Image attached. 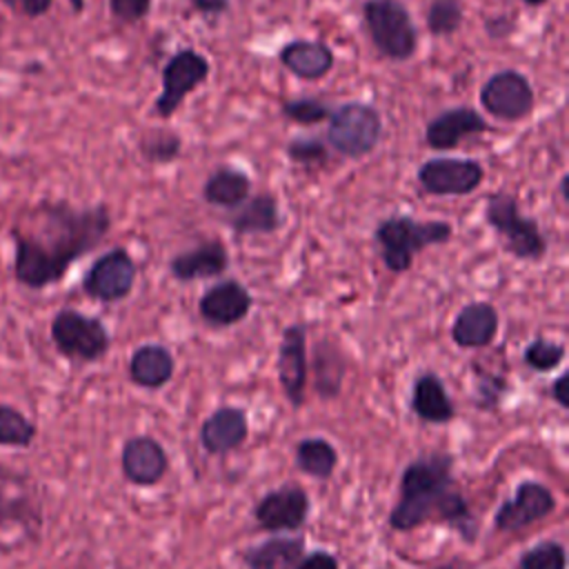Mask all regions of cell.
<instances>
[{
    "mask_svg": "<svg viewBox=\"0 0 569 569\" xmlns=\"http://www.w3.org/2000/svg\"><path fill=\"white\" fill-rule=\"evenodd\" d=\"M287 158L300 167H325L329 162L327 144L316 136H296L284 147Z\"/></svg>",
    "mask_w": 569,
    "mask_h": 569,
    "instance_id": "cell-35",
    "label": "cell"
},
{
    "mask_svg": "<svg viewBox=\"0 0 569 569\" xmlns=\"http://www.w3.org/2000/svg\"><path fill=\"white\" fill-rule=\"evenodd\" d=\"M453 236L447 220H418L407 213L382 218L373 229V240L387 271L405 273L413 264V256L427 247L445 244Z\"/></svg>",
    "mask_w": 569,
    "mask_h": 569,
    "instance_id": "cell-3",
    "label": "cell"
},
{
    "mask_svg": "<svg viewBox=\"0 0 569 569\" xmlns=\"http://www.w3.org/2000/svg\"><path fill=\"white\" fill-rule=\"evenodd\" d=\"M313 378H316V391L322 398H336L342 387V378L347 371L345 356L340 347H336L331 340H322L313 349Z\"/></svg>",
    "mask_w": 569,
    "mask_h": 569,
    "instance_id": "cell-27",
    "label": "cell"
},
{
    "mask_svg": "<svg viewBox=\"0 0 569 569\" xmlns=\"http://www.w3.org/2000/svg\"><path fill=\"white\" fill-rule=\"evenodd\" d=\"M433 518L453 527L465 540H473L476 518L456 489L453 458L442 451L420 456L402 469L400 500L389 511V527L411 531Z\"/></svg>",
    "mask_w": 569,
    "mask_h": 569,
    "instance_id": "cell-2",
    "label": "cell"
},
{
    "mask_svg": "<svg viewBox=\"0 0 569 569\" xmlns=\"http://www.w3.org/2000/svg\"><path fill=\"white\" fill-rule=\"evenodd\" d=\"M296 569H338V560L329 551L318 549V551L302 556L300 562L296 565Z\"/></svg>",
    "mask_w": 569,
    "mask_h": 569,
    "instance_id": "cell-39",
    "label": "cell"
},
{
    "mask_svg": "<svg viewBox=\"0 0 569 569\" xmlns=\"http://www.w3.org/2000/svg\"><path fill=\"white\" fill-rule=\"evenodd\" d=\"M176 371L173 353L158 342L136 347L129 358V378L142 389H162Z\"/></svg>",
    "mask_w": 569,
    "mask_h": 569,
    "instance_id": "cell-24",
    "label": "cell"
},
{
    "mask_svg": "<svg viewBox=\"0 0 569 569\" xmlns=\"http://www.w3.org/2000/svg\"><path fill=\"white\" fill-rule=\"evenodd\" d=\"M296 465L302 473L311 478H329L338 465V451L336 447L320 436L302 438L296 445Z\"/></svg>",
    "mask_w": 569,
    "mask_h": 569,
    "instance_id": "cell-28",
    "label": "cell"
},
{
    "mask_svg": "<svg viewBox=\"0 0 569 569\" xmlns=\"http://www.w3.org/2000/svg\"><path fill=\"white\" fill-rule=\"evenodd\" d=\"M211 64L200 51L184 47L178 49L160 71V93L153 100V113L160 120H169L184 98L196 91L209 78Z\"/></svg>",
    "mask_w": 569,
    "mask_h": 569,
    "instance_id": "cell-8",
    "label": "cell"
},
{
    "mask_svg": "<svg viewBox=\"0 0 569 569\" xmlns=\"http://www.w3.org/2000/svg\"><path fill=\"white\" fill-rule=\"evenodd\" d=\"M280 113L302 127H311L318 122L329 120L331 116V104L320 100L318 96H298V98H289L282 100L280 104Z\"/></svg>",
    "mask_w": 569,
    "mask_h": 569,
    "instance_id": "cell-32",
    "label": "cell"
},
{
    "mask_svg": "<svg viewBox=\"0 0 569 569\" xmlns=\"http://www.w3.org/2000/svg\"><path fill=\"white\" fill-rule=\"evenodd\" d=\"M478 100L489 116L502 122H518L533 111L536 91L522 71L500 69L482 82Z\"/></svg>",
    "mask_w": 569,
    "mask_h": 569,
    "instance_id": "cell-9",
    "label": "cell"
},
{
    "mask_svg": "<svg viewBox=\"0 0 569 569\" xmlns=\"http://www.w3.org/2000/svg\"><path fill=\"white\" fill-rule=\"evenodd\" d=\"M500 327L498 309L491 302L476 300L465 305L451 322V340L460 349H482L493 342Z\"/></svg>",
    "mask_w": 569,
    "mask_h": 569,
    "instance_id": "cell-21",
    "label": "cell"
},
{
    "mask_svg": "<svg viewBox=\"0 0 569 569\" xmlns=\"http://www.w3.org/2000/svg\"><path fill=\"white\" fill-rule=\"evenodd\" d=\"M311 502L302 487L287 485L273 491H267L256 505V522L269 533L278 531H298L305 527Z\"/></svg>",
    "mask_w": 569,
    "mask_h": 569,
    "instance_id": "cell-14",
    "label": "cell"
},
{
    "mask_svg": "<svg viewBox=\"0 0 569 569\" xmlns=\"http://www.w3.org/2000/svg\"><path fill=\"white\" fill-rule=\"evenodd\" d=\"M249 436L247 413L240 407L222 405L200 427V445L207 453L222 456L238 449Z\"/></svg>",
    "mask_w": 569,
    "mask_h": 569,
    "instance_id": "cell-19",
    "label": "cell"
},
{
    "mask_svg": "<svg viewBox=\"0 0 569 569\" xmlns=\"http://www.w3.org/2000/svg\"><path fill=\"white\" fill-rule=\"evenodd\" d=\"M411 411L422 420L431 425H445L456 416L453 400L433 371H422L411 387Z\"/></svg>",
    "mask_w": 569,
    "mask_h": 569,
    "instance_id": "cell-23",
    "label": "cell"
},
{
    "mask_svg": "<svg viewBox=\"0 0 569 569\" xmlns=\"http://www.w3.org/2000/svg\"><path fill=\"white\" fill-rule=\"evenodd\" d=\"M565 353L567 351H565L562 342L538 336L527 342V347L522 351V362L538 373H549L562 365Z\"/></svg>",
    "mask_w": 569,
    "mask_h": 569,
    "instance_id": "cell-33",
    "label": "cell"
},
{
    "mask_svg": "<svg viewBox=\"0 0 569 569\" xmlns=\"http://www.w3.org/2000/svg\"><path fill=\"white\" fill-rule=\"evenodd\" d=\"M507 391V380L502 373H491L485 369H476V389H473V405L482 411H491L500 405Z\"/></svg>",
    "mask_w": 569,
    "mask_h": 569,
    "instance_id": "cell-36",
    "label": "cell"
},
{
    "mask_svg": "<svg viewBox=\"0 0 569 569\" xmlns=\"http://www.w3.org/2000/svg\"><path fill=\"white\" fill-rule=\"evenodd\" d=\"M49 333L58 353L78 362H96L111 347V336L104 322L71 307L60 309L51 318Z\"/></svg>",
    "mask_w": 569,
    "mask_h": 569,
    "instance_id": "cell-7",
    "label": "cell"
},
{
    "mask_svg": "<svg viewBox=\"0 0 569 569\" xmlns=\"http://www.w3.org/2000/svg\"><path fill=\"white\" fill-rule=\"evenodd\" d=\"M278 382L284 398L300 407L305 402L309 362H307V327L300 322L287 325L278 345Z\"/></svg>",
    "mask_w": 569,
    "mask_h": 569,
    "instance_id": "cell-13",
    "label": "cell"
},
{
    "mask_svg": "<svg viewBox=\"0 0 569 569\" xmlns=\"http://www.w3.org/2000/svg\"><path fill=\"white\" fill-rule=\"evenodd\" d=\"M485 222L502 240L507 253L516 260L538 262L547 253V236L536 218L520 211V202L513 193L496 191L485 202Z\"/></svg>",
    "mask_w": 569,
    "mask_h": 569,
    "instance_id": "cell-4",
    "label": "cell"
},
{
    "mask_svg": "<svg viewBox=\"0 0 569 569\" xmlns=\"http://www.w3.org/2000/svg\"><path fill=\"white\" fill-rule=\"evenodd\" d=\"M558 191H560V198L565 204H569V173H562L560 176V182H558Z\"/></svg>",
    "mask_w": 569,
    "mask_h": 569,
    "instance_id": "cell-43",
    "label": "cell"
},
{
    "mask_svg": "<svg viewBox=\"0 0 569 569\" xmlns=\"http://www.w3.org/2000/svg\"><path fill=\"white\" fill-rule=\"evenodd\" d=\"M465 20L460 0H431L427 7V31L436 38L453 36Z\"/></svg>",
    "mask_w": 569,
    "mask_h": 569,
    "instance_id": "cell-31",
    "label": "cell"
},
{
    "mask_svg": "<svg viewBox=\"0 0 569 569\" xmlns=\"http://www.w3.org/2000/svg\"><path fill=\"white\" fill-rule=\"evenodd\" d=\"M7 9H11L13 13L18 16H24V18H40L44 16L53 0H0Z\"/></svg>",
    "mask_w": 569,
    "mask_h": 569,
    "instance_id": "cell-38",
    "label": "cell"
},
{
    "mask_svg": "<svg viewBox=\"0 0 569 569\" xmlns=\"http://www.w3.org/2000/svg\"><path fill=\"white\" fill-rule=\"evenodd\" d=\"M120 469L131 485L153 487L164 478L169 469V456L156 438L133 436L122 445Z\"/></svg>",
    "mask_w": 569,
    "mask_h": 569,
    "instance_id": "cell-17",
    "label": "cell"
},
{
    "mask_svg": "<svg viewBox=\"0 0 569 569\" xmlns=\"http://www.w3.org/2000/svg\"><path fill=\"white\" fill-rule=\"evenodd\" d=\"M327 142L333 151L349 160L367 158L380 142L382 116L380 111L360 100H349L331 109L327 120Z\"/></svg>",
    "mask_w": 569,
    "mask_h": 569,
    "instance_id": "cell-6",
    "label": "cell"
},
{
    "mask_svg": "<svg viewBox=\"0 0 569 569\" xmlns=\"http://www.w3.org/2000/svg\"><path fill=\"white\" fill-rule=\"evenodd\" d=\"M556 509L553 491L536 480H522L513 496L505 500L493 513V527L502 533L520 531L533 522L545 520Z\"/></svg>",
    "mask_w": 569,
    "mask_h": 569,
    "instance_id": "cell-12",
    "label": "cell"
},
{
    "mask_svg": "<svg viewBox=\"0 0 569 569\" xmlns=\"http://www.w3.org/2000/svg\"><path fill=\"white\" fill-rule=\"evenodd\" d=\"M138 264L129 249L113 247L98 256L82 276V291L98 302L111 305L124 300L136 284Z\"/></svg>",
    "mask_w": 569,
    "mask_h": 569,
    "instance_id": "cell-10",
    "label": "cell"
},
{
    "mask_svg": "<svg viewBox=\"0 0 569 569\" xmlns=\"http://www.w3.org/2000/svg\"><path fill=\"white\" fill-rule=\"evenodd\" d=\"M189 4L196 13L209 16V18L222 16L231 9V0H189Z\"/></svg>",
    "mask_w": 569,
    "mask_h": 569,
    "instance_id": "cell-40",
    "label": "cell"
},
{
    "mask_svg": "<svg viewBox=\"0 0 569 569\" xmlns=\"http://www.w3.org/2000/svg\"><path fill=\"white\" fill-rule=\"evenodd\" d=\"M251 187H253V182H251L249 173H244L242 169H238L233 164H220L207 176V180L202 184V198L211 207L231 211L249 198Z\"/></svg>",
    "mask_w": 569,
    "mask_h": 569,
    "instance_id": "cell-25",
    "label": "cell"
},
{
    "mask_svg": "<svg viewBox=\"0 0 569 569\" xmlns=\"http://www.w3.org/2000/svg\"><path fill=\"white\" fill-rule=\"evenodd\" d=\"M489 131V122L473 107H449L433 116L425 127V142L436 151H451L471 136Z\"/></svg>",
    "mask_w": 569,
    "mask_h": 569,
    "instance_id": "cell-16",
    "label": "cell"
},
{
    "mask_svg": "<svg viewBox=\"0 0 569 569\" xmlns=\"http://www.w3.org/2000/svg\"><path fill=\"white\" fill-rule=\"evenodd\" d=\"M253 307L251 291L236 278L213 282L198 300V313L209 327H231L242 322Z\"/></svg>",
    "mask_w": 569,
    "mask_h": 569,
    "instance_id": "cell-15",
    "label": "cell"
},
{
    "mask_svg": "<svg viewBox=\"0 0 569 569\" xmlns=\"http://www.w3.org/2000/svg\"><path fill=\"white\" fill-rule=\"evenodd\" d=\"M138 149L149 164H169L182 151V136L171 129H149L140 136Z\"/></svg>",
    "mask_w": 569,
    "mask_h": 569,
    "instance_id": "cell-29",
    "label": "cell"
},
{
    "mask_svg": "<svg viewBox=\"0 0 569 569\" xmlns=\"http://www.w3.org/2000/svg\"><path fill=\"white\" fill-rule=\"evenodd\" d=\"M518 569H567V551L556 540H542L520 556Z\"/></svg>",
    "mask_w": 569,
    "mask_h": 569,
    "instance_id": "cell-34",
    "label": "cell"
},
{
    "mask_svg": "<svg viewBox=\"0 0 569 569\" xmlns=\"http://www.w3.org/2000/svg\"><path fill=\"white\" fill-rule=\"evenodd\" d=\"M229 269V251L222 240L209 238L200 244L176 253L169 260V273L178 282L209 280L222 276Z\"/></svg>",
    "mask_w": 569,
    "mask_h": 569,
    "instance_id": "cell-18",
    "label": "cell"
},
{
    "mask_svg": "<svg viewBox=\"0 0 569 569\" xmlns=\"http://www.w3.org/2000/svg\"><path fill=\"white\" fill-rule=\"evenodd\" d=\"M416 180L429 196H469L482 184L485 167L473 158L436 156L420 162Z\"/></svg>",
    "mask_w": 569,
    "mask_h": 569,
    "instance_id": "cell-11",
    "label": "cell"
},
{
    "mask_svg": "<svg viewBox=\"0 0 569 569\" xmlns=\"http://www.w3.org/2000/svg\"><path fill=\"white\" fill-rule=\"evenodd\" d=\"M485 29H487V33L493 40H502V38L511 36V31L516 29V22L511 18H507V16H496V18H489L485 22Z\"/></svg>",
    "mask_w": 569,
    "mask_h": 569,
    "instance_id": "cell-41",
    "label": "cell"
},
{
    "mask_svg": "<svg viewBox=\"0 0 569 569\" xmlns=\"http://www.w3.org/2000/svg\"><path fill=\"white\" fill-rule=\"evenodd\" d=\"M278 60L291 76L309 82L325 78L336 64V56L331 47L322 40H309V38L289 40L278 51Z\"/></svg>",
    "mask_w": 569,
    "mask_h": 569,
    "instance_id": "cell-22",
    "label": "cell"
},
{
    "mask_svg": "<svg viewBox=\"0 0 569 569\" xmlns=\"http://www.w3.org/2000/svg\"><path fill=\"white\" fill-rule=\"evenodd\" d=\"M433 569H456L453 565H438V567H433Z\"/></svg>",
    "mask_w": 569,
    "mask_h": 569,
    "instance_id": "cell-46",
    "label": "cell"
},
{
    "mask_svg": "<svg viewBox=\"0 0 569 569\" xmlns=\"http://www.w3.org/2000/svg\"><path fill=\"white\" fill-rule=\"evenodd\" d=\"M69 4H71L73 13H82V9H84V0H69Z\"/></svg>",
    "mask_w": 569,
    "mask_h": 569,
    "instance_id": "cell-44",
    "label": "cell"
},
{
    "mask_svg": "<svg viewBox=\"0 0 569 569\" xmlns=\"http://www.w3.org/2000/svg\"><path fill=\"white\" fill-rule=\"evenodd\" d=\"M305 556V538L300 536H271L242 553L247 569H296Z\"/></svg>",
    "mask_w": 569,
    "mask_h": 569,
    "instance_id": "cell-26",
    "label": "cell"
},
{
    "mask_svg": "<svg viewBox=\"0 0 569 569\" xmlns=\"http://www.w3.org/2000/svg\"><path fill=\"white\" fill-rule=\"evenodd\" d=\"M36 433V425L22 411L0 402V447L27 449L33 442Z\"/></svg>",
    "mask_w": 569,
    "mask_h": 569,
    "instance_id": "cell-30",
    "label": "cell"
},
{
    "mask_svg": "<svg viewBox=\"0 0 569 569\" xmlns=\"http://www.w3.org/2000/svg\"><path fill=\"white\" fill-rule=\"evenodd\" d=\"M151 11V0H109V13L122 24H136Z\"/></svg>",
    "mask_w": 569,
    "mask_h": 569,
    "instance_id": "cell-37",
    "label": "cell"
},
{
    "mask_svg": "<svg viewBox=\"0 0 569 569\" xmlns=\"http://www.w3.org/2000/svg\"><path fill=\"white\" fill-rule=\"evenodd\" d=\"M567 380H569V376H567V373H560V376L553 380V385H551V398H553L562 409H569Z\"/></svg>",
    "mask_w": 569,
    "mask_h": 569,
    "instance_id": "cell-42",
    "label": "cell"
},
{
    "mask_svg": "<svg viewBox=\"0 0 569 569\" xmlns=\"http://www.w3.org/2000/svg\"><path fill=\"white\" fill-rule=\"evenodd\" d=\"M109 231L111 211L104 202L73 207L67 200H40L24 207L9 227L16 282L36 291L60 282Z\"/></svg>",
    "mask_w": 569,
    "mask_h": 569,
    "instance_id": "cell-1",
    "label": "cell"
},
{
    "mask_svg": "<svg viewBox=\"0 0 569 569\" xmlns=\"http://www.w3.org/2000/svg\"><path fill=\"white\" fill-rule=\"evenodd\" d=\"M224 224L238 236H269L276 233L284 218L280 213L278 198L269 191L249 196L240 207L231 209V213L224 218Z\"/></svg>",
    "mask_w": 569,
    "mask_h": 569,
    "instance_id": "cell-20",
    "label": "cell"
},
{
    "mask_svg": "<svg viewBox=\"0 0 569 569\" xmlns=\"http://www.w3.org/2000/svg\"><path fill=\"white\" fill-rule=\"evenodd\" d=\"M525 4H529V7H540V4H545L547 0H522Z\"/></svg>",
    "mask_w": 569,
    "mask_h": 569,
    "instance_id": "cell-45",
    "label": "cell"
},
{
    "mask_svg": "<svg viewBox=\"0 0 569 569\" xmlns=\"http://www.w3.org/2000/svg\"><path fill=\"white\" fill-rule=\"evenodd\" d=\"M362 22L373 49L393 62L413 58L418 29L402 0H365Z\"/></svg>",
    "mask_w": 569,
    "mask_h": 569,
    "instance_id": "cell-5",
    "label": "cell"
}]
</instances>
